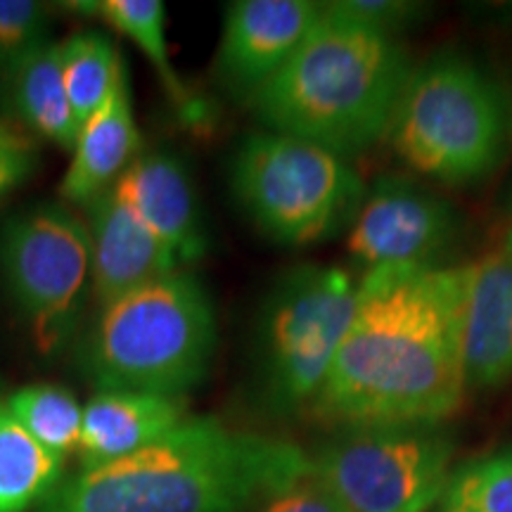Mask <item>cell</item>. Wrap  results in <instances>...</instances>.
Listing matches in <instances>:
<instances>
[{"label":"cell","mask_w":512,"mask_h":512,"mask_svg":"<svg viewBox=\"0 0 512 512\" xmlns=\"http://www.w3.org/2000/svg\"><path fill=\"white\" fill-rule=\"evenodd\" d=\"M72 8L81 15L102 19L107 27L131 38L140 53L147 57V62L155 67L176 110L188 121L202 117V105H197L190 88L181 81L174 62H171L169 46H166V10L162 0H81V3H72Z\"/></svg>","instance_id":"cell-18"},{"label":"cell","mask_w":512,"mask_h":512,"mask_svg":"<svg viewBox=\"0 0 512 512\" xmlns=\"http://www.w3.org/2000/svg\"><path fill=\"white\" fill-rule=\"evenodd\" d=\"M46 41V10L34 0H0V62H15Z\"/></svg>","instance_id":"cell-23"},{"label":"cell","mask_w":512,"mask_h":512,"mask_svg":"<svg viewBox=\"0 0 512 512\" xmlns=\"http://www.w3.org/2000/svg\"><path fill=\"white\" fill-rule=\"evenodd\" d=\"M465 394L460 268L363 273L354 318L311 411L342 427L439 425Z\"/></svg>","instance_id":"cell-1"},{"label":"cell","mask_w":512,"mask_h":512,"mask_svg":"<svg viewBox=\"0 0 512 512\" xmlns=\"http://www.w3.org/2000/svg\"><path fill=\"white\" fill-rule=\"evenodd\" d=\"M311 475L294 441L185 418L131 456L79 470L36 512H249Z\"/></svg>","instance_id":"cell-2"},{"label":"cell","mask_w":512,"mask_h":512,"mask_svg":"<svg viewBox=\"0 0 512 512\" xmlns=\"http://www.w3.org/2000/svg\"><path fill=\"white\" fill-rule=\"evenodd\" d=\"M64 460L46 451L0 403V512H29L62 484Z\"/></svg>","instance_id":"cell-19"},{"label":"cell","mask_w":512,"mask_h":512,"mask_svg":"<svg viewBox=\"0 0 512 512\" xmlns=\"http://www.w3.org/2000/svg\"><path fill=\"white\" fill-rule=\"evenodd\" d=\"M60 62L64 88L72 105L76 124H86L102 102L112 93L121 69L126 67L124 57L105 31H76L60 43Z\"/></svg>","instance_id":"cell-20"},{"label":"cell","mask_w":512,"mask_h":512,"mask_svg":"<svg viewBox=\"0 0 512 512\" xmlns=\"http://www.w3.org/2000/svg\"><path fill=\"white\" fill-rule=\"evenodd\" d=\"M460 219L437 192L401 176L366 188L349 223L347 249L366 271L382 266H439L456 245Z\"/></svg>","instance_id":"cell-10"},{"label":"cell","mask_w":512,"mask_h":512,"mask_svg":"<svg viewBox=\"0 0 512 512\" xmlns=\"http://www.w3.org/2000/svg\"><path fill=\"white\" fill-rule=\"evenodd\" d=\"M140 131L133 117L128 69H121L112 93L81 126L74 159L62 178L60 195L72 204H88L105 195L136 162Z\"/></svg>","instance_id":"cell-15"},{"label":"cell","mask_w":512,"mask_h":512,"mask_svg":"<svg viewBox=\"0 0 512 512\" xmlns=\"http://www.w3.org/2000/svg\"><path fill=\"white\" fill-rule=\"evenodd\" d=\"M0 275L38 354H62L91 294L86 221L62 204L12 216L0 235Z\"/></svg>","instance_id":"cell-8"},{"label":"cell","mask_w":512,"mask_h":512,"mask_svg":"<svg viewBox=\"0 0 512 512\" xmlns=\"http://www.w3.org/2000/svg\"><path fill=\"white\" fill-rule=\"evenodd\" d=\"M503 249H508V252H512V204H510V211H508V223H505Z\"/></svg>","instance_id":"cell-27"},{"label":"cell","mask_w":512,"mask_h":512,"mask_svg":"<svg viewBox=\"0 0 512 512\" xmlns=\"http://www.w3.org/2000/svg\"><path fill=\"white\" fill-rule=\"evenodd\" d=\"M31 166H34V155L29 145L0 126V195L22 183L29 176Z\"/></svg>","instance_id":"cell-26"},{"label":"cell","mask_w":512,"mask_h":512,"mask_svg":"<svg viewBox=\"0 0 512 512\" xmlns=\"http://www.w3.org/2000/svg\"><path fill=\"white\" fill-rule=\"evenodd\" d=\"M86 211L91 238V294L98 306L110 304L121 294L162 275L183 271L169 249L140 221L117 185L88 204Z\"/></svg>","instance_id":"cell-13"},{"label":"cell","mask_w":512,"mask_h":512,"mask_svg":"<svg viewBox=\"0 0 512 512\" xmlns=\"http://www.w3.org/2000/svg\"><path fill=\"white\" fill-rule=\"evenodd\" d=\"M439 512H512V448L453 467Z\"/></svg>","instance_id":"cell-22"},{"label":"cell","mask_w":512,"mask_h":512,"mask_svg":"<svg viewBox=\"0 0 512 512\" xmlns=\"http://www.w3.org/2000/svg\"><path fill=\"white\" fill-rule=\"evenodd\" d=\"M320 12L311 0H238L226 10L219 74L240 98H252L302 46Z\"/></svg>","instance_id":"cell-11"},{"label":"cell","mask_w":512,"mask_h":512,"mask_svg":"<svg viewBox=\"0 0 512 512\" xmlns=\"http://www.w3.org/2000/svg\"><path fill=\"white\" fill-rule=\"evenodd\" d=\"M185 415V401L140 392H98L83 406L81 470L114 463L155 444Z\"/></svg>","instance_id":"cell-16"},{"label":"cell","mask_w":512,"mask_h":512,"mask_svg":"<svg viewBox=\"0 0 512 512\" xmlns=\"http://www.w3.org/2000/svg\"><path fill=\"white\" fill-rule=\"evenodd\" d=\"M114 185L183 271L207 254V230L195 185L176 155L150 152L136 157Z\"/></svg>","instance_id":"cell-14"},{"label":"cell","mask_w":512,"mask_h":512,"mask_svg":"<svg viewBox=\"0 0 512 512\" xmlns=\"http://www.w3.org/2000/svg\"><path fill=\"white\" fill-rule=\"evenodd\" d=\"M256 512H347L337 503V498L318 482L316 477L306 475L299 482L268 498L256 508Z\"/></svg>","instance_id":"cell-25"},{"label":"cell","mask_w":512,"mask_h":512,"mask_svg":"<svg viewBox=\"0 0 512 512\" xmlns=\"http://www.w3.org/2000/svg\"><path fill=\"white\" fill-rule=\"evenodd\" d=\"M358 280L320 264L290 268L275 280L254 347L256 387L268 411L290 415L313 406L354 318Z\"/></svg>","instance_id":"cell-7"},{"label":"cell","mask_w":512,"mask_h":512,"mask_svg":"<svg viewBox=\"0 0 512 512\" xmlns=\"http://www.w3.org/2000/svg\"><path fill=\"white\" fill-rule=\"evenodd\" d=\"M335 5L356 22L389 36H396V31L403 27H411L427 12V5L411 0H335Z\"/></svg>","instance_id":"cell-24"},{"label":"cell","mask_w":512,"mask_h":512,"mask_svg":"<svg viewBox=\"0 0 512 512\" xmlns=\"http://www.w3.org/2000/svg\"><path fill=\"white\" fill-rule=\"evenodd\" d=\"M216 339L209 292L176 271L100 306L81 342V368L98 392L183 399L207 377Z\"/></svg>","instance_id":"cell-4"},{"label":"cell","mask_w":512,"mask_h":512,"mask_svg":"<svg viewBox=\"0 0 512 512\" xmlns=\"http://www.w3.org/2000/svg\"><path fill=\"white\" fill-rule=\"evenodd\" d=\"M512 112L503 88L463 55H434L408 72L387 140L415 174L472 185L501 166Z\"/></svg>","instance_id":"cell-5"},{"label":"cell","mask_w":512,"mask_h":512,"mask_svg":"<svg viewBox=\"0 0 512 512\" xmlns=\"http://www.w3.org/2000/svg\"><path fill=\"white\" fill-rule=\"evenodd\" d=\"M10 69L12 105L29 128L62 150H72L79 140L72 105L64 88L60 43L41 41L22 53Z\"/></svg>","instance_id":"cell-17"},{"label":"cell","mask_w":512,"mask_h":512,"mask_svg":"<svg viewBox=\"0 0 512 512\" xmlns=\"http://www.w3.org/2000/svg\"><path fill=\"white\" fill-rule=\"evenodd\" d=\"M460 335L467 389L512 380V252L460 266Z\"/></svg>","instance_id":"cell-12"},{"label":"cell","mask_w":512,"mask_h":512,"mask_svg":"<svg viewBox=\"0 0 512 512\" xmlns=\"http://www.w3.org/2000/svg\"><path fill=\"white\" fill-rule=\"evenodd\" d=\"M408 72L396 36L320 3L302 46L249 105L268 131L347 159L387 138Z\"/></svg>","instance_id":"cell-3"},{"label":"cell","mask_w":512,"mask_h":512,"mask_svg":"<svg viewBox=\"0 0 512 512\" xmlns=\"http://www.w3.org/2000/svg\"><path fill=\"white\" fill-rule=\"evenodd\" d=\"M19 425L60 460L79 451L83 406L60 384H29L5 401Z\"/></svg>","instance_id":"cell-21"},{"label":"cell","mask_w":512,"mask_h":512,"mask_svg":"<svg viewBox=\"0 0 512 512\" xmlns=\"http://www.w3.org/2000/svg\"><path fill=\"white\" fill-rule=\"evenodd\" d=\"M453 444L437 425L344 427L311 472L347 512H427L441 501Z\"/></svg>","instance_id":"cell-9"},{"label":"cell","mask_w":512,"mask_h":512,"mask_svg":"<svg viewBox=\"0 0 512 512\" xmlns=\"http://www.w3.org/2000/svg\"><path fill=\"white\" fill-rule=\"evenodd\" d=\"M230 188L261 235L306 247L349 226L366 185L347 159L283 133L242 140L230 164Z\"/></svg>","instance_id":"cell-6"}]
</instances>
